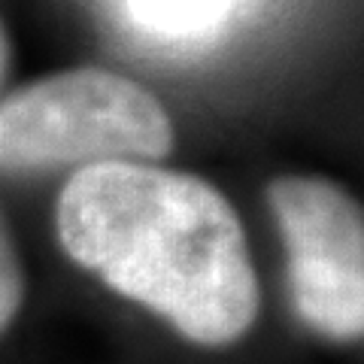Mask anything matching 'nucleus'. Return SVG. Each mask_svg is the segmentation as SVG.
<instances>
[{
	"label": "nucleus",
	"mask_w": 364,
	"mask_h": 364,
	"mask_svg": "<svg viewBox=\"0 0 364 364\" xmlns=\"http://www.w3.org/2000/svg\"><path fill=\"white\" fill-rule=\"evenodd\" d=\"M58 240L109 289L200 346H228L258 316L246 231L222 191L140 161L76 170L58 198Z\"/></svg>",
	"instance_id": "1"
},
{
	"label": "nucleus",
	"mask_w": 364,
	"mask_h": 364,
	"mask_svg": "<svg viewBox=\"0 0 364 364\" xmlns=\"http://www.w3.org/2000/svg\"><path fill=\"white\" fill-rule=\"evenodd\" d=\"M173 122L149 88L104 67H73L21 85L0 104V170L158 161Z\"/></svg>",
	"instance_id": "2"
},
{
	"label": "nucleus",
	"mask_w": 364,
	"mask_h": 364,
	"mask_svg": "<svg viewBox=\"0 0 364 364\" xmlns=\"http://www.w3.org/2000/svg\"><path fill=\"white\" fill-rule=\"evenodd\" d=\"M286 237L291 298L301 318L331 340L364 328V219L343 186L318 176H279L267 186Z\"/></svg>",
	"instance_id": "3"
},
{
	"label": "nucleus",
	"mask_w": 364,
	"mask_h": 364,
	"mask_svg": "<svg viewBox=\"0 0 364 364\" xmlns=\"http://www.w3.org/2000/svg\"><path fill=\"white\" fill-rule=\"evenodd\" d=\"M237 0H128L131 13L161 33H200L222 21Z\"/></svg>",
	"instance_id": "4"
},
{
	"label": "nucleus",
	"mask_w": 364,
	"mask_h": 364,
	"mask_svg": "<svg viewBox=\"0 0 364 364\" xmlns=\"http://www.w3.org/2000/svg\"><path fill=\"white\" fill-rule=\"evenodd\" d=\"M25 298V277H21V264L9 237V228L0 215V334L13 325V318Z\"/></svg>",
	"instance_id": "5"
},
{
	"label": "nucleus",
	"mask_w": 364,
	"mask_h": 364,
	"mask_svg": "<svg viewBox=\"0 0 364 364\" xmlns=\"http://www.w3.org/2000/svg\"><path fill=\"white\" fill-rule=\"evenodd\" d=\"M9 61H13V46H9V33L0 21V82L6 79V70H9Z\"/></svg>",
	"instance_id": "6"
}]
</instances>
